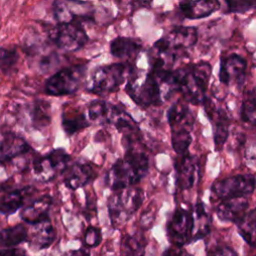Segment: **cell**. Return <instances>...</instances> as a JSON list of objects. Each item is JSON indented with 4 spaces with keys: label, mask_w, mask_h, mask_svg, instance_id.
<instances>
[{
    "label": "cell",
    "mask_w": 256,
    "mask_h": 256,
    "mask_svg": "<svg viewBox=\"0 0 256 256\" xmlns=\"http://www.w3.org/2000/svg\"><path fill=\"white\" fill-rule=\"evenodd\" d=\"M112 104L103 100L92 101L88 106V116L92 122L97 124H108Z\"/></svg>",
    "instance_id": "29"
},
{
    "label": "cell",
    "mask_w": 256,
    "mask_h": 256,
    "mask_svg": "<svg viewBox=\"0 0 256 256\" xmlns=\"http://www.w3.org/2000/svg\"><path fill=\"white\" fill-rule=\"evenodd\" d=\"M86 70V65H74L59 70L47 80L46 93L57 97L76 93L85 78Z\"/></svg>",
    "instance_id": "6"
},
{
    "label": "cell",
    "mask_w": 256,
    "mask_h": 256,
    "mask_svg": "<svg viewBox=\"0 0 256 256\" xmlns=\"http://www.w3.org/2000/svg\"><path fill=\"white\" fill-rule=\"evenodd\" d=\"M171 142L173 150L177 155L188 153V149L192 143V136L190 131H177L171 132Z\"/></svg>",
    "instance_id": "33"
},
{
    "label": "cell",
    "mask_w": 256,
    "mask_h": 256,
    "mask_svg": "<svg viewBox=\"0 0 256 256\" xmlns=\"http://www.w3.org/2000/svg\"><path fill=\"white\" fill-rule=\"evenodd\" d=\"M208 254L211 255H235L237 254L232 248L224 246V245H217L214 246L210 251H207Z\"/></svg>",
    "instance_id": "36"
},
{
    "label": "cell",
    "mask_w": 256,
    "mask_h": 256,
    "mask_svg": "<svg viewBox=\"0 0 256 256\" xmlns=\"http://www.w3.org/2000/svg\"><path fill=\"white\" fill-rule=\"evenodd\" d=\"M176 185L180 190H189L197 182L199 177L200 165L196 156L185 153L179 155L175 163Z\"/></svg>",
    "instance_id": "12"
},
{
    "label": "cell",
    "mask_w": 256,
    "mask_h": 256,
    "mask_svg": "<svg viewBox=\"0 0 256 256\" xmlns=\"http://www.w3.org/2000/svg\"><path fill=\"white\" fill-rule=\"evenodd\" d=\"M141 50L142 45L139 41L127 37H118L110 45V51L114 57L127 61L136 59Z\"/></svg>",
    "instance_id": "23"
},
{
    "label": "cell",
    "mask_w": 256,
    "mask_h": 256,
    "mask_svg": "<svg viewBox=\"0 0 256 256\" xmlns=\"http://www.w3.org/2000/svg\"><path fill=\"white\" fill-rule=\"evenodd\" d=\"M182 14L188 19L208 17L220 8L218 0H181L179 3Z\"/></svg>",
    "instance_id": "21"
},
{
    "label": "cell",
    "mask_w": 256,
    "mask_h": 256,
    "mask_svg": "<svg viewBox=\"0 0 256 256\" xmlns=\"http://www.w3.org/2000/svg\"><path fill=\"white\" fill-rule=\"evenodd\" d=\"M249 207L247 200L242 198H232L222 200L216 209V214L222 222L237 224L246 214Z\"/></svg>",
    "instance_id": "20"
},
{
    "label": "cell",
    "mask_w": 256,
    "mask_h": 256,
    "mask_svg": "<svg viewBox=\"0 0 256 256\" xmlns=\"http://www.w3.org/2000/svg\"><path fill=\"white\" fill-rule=\"evenodd\" d=\"M71 162V157L64 149H54L48 155L33 161L32 172L35 179L42 183L52 181L58 174H63Z\"/></svg>",
    "instance_id": "7"
},
{
    "label": "cell",
    "mask_w": 256,
    "mask_h": 256,
    "mask_svg": "<svg viewBox=\"0 0 256 256\" xmlns=\"http://www.w3.org/2000/svg\"><path fill=\"white\" fill-rule=\"evenodd\" d=\"M91 6L78 0H55L54 15L59 23L75 22L77 18L88 17Z\"/></svg>",
    "instance_id": "15"
},
{
    "label": "cell",
    "mask_w": 256,
    "mask_h": 256,
    "mask_svg": "<svg viewBox=\"0 0 256 256\" xmlns=\"http://www.w3.org/2000/svg\"><path fill=\"white\" fill-rule=\"evenodd\" d=\"M53 199L49 195H43L34 200L20 211V218L30 225L49 219V212Z\"/></svg>",
    "instance_id": "19"
},
{
    "label": "cell",
    "mask_w": 256,
    "mask_h": 256,
    "mask_svg": "<svg viewBox=\"0 0 256 256\" xmlns=\"http://www.w3.org/2000/svg\"><path fill=\"white\" fill-rule=\"evenodd\" d=\"M241 118L245 123L256 127V90L248 92L245 96L241 107Z\"/></svg>",
    "instance_id": "31"
},
{
    "label": "cell",
    "mask_w": 256,
    "mask_h": 256,
    "mask_svg": "<svg viewBox=\"0 0 256 256\" xmlns=\"http://www.w3.org/2000/svg\"><path fill=\"white\" fill-rule=\"evenodd\" d=\"M152 0H132V3L138 5V6H147L151 3Z\"/></svg>",
    "instance_id": "38"
},
{
    "label": "cell",
    "mask_w": 256,
    "mask_h": 256,
    "mask_svg": "<svg viewBox=\"0 0 256 256\" xmlns=\"http://www.w3.org/2000/svg\"><path fill=\"white\" fill-rule=\"evenodd\" d=\"M31 124L35 129H43L51 123V105L45 100H36L28 110Z\"/></svg>",
    "instance_id": "24"
},
{
    "label": "cell",
    "mask_w": 256,
    "mask_h": 256,
    "mask_svg": "<svg viewBox=\"0 0 256 256\" xmlns=\"http://www.w3.org/2000/svg\"><path fill=\"white\" fill-rule=\"evenodd\" d=\"M55 239L56 231L48 219L36 224H32V227L28 229L26 242L32 250L39 251L50 247Z\"/></svg>",
    "instance_id": "16"
},
{
    "label": "cell",
    "mask_w": 256,
    "mask_h": 256,
    "mask_svg": "<svg viewBox=\"0 0 256 256\" xmlns=\"http://www.w3.org/2000/svg\"><path fill=\"white\" fill-rule=\"evenodd\" d=\"M146 241L141 234L125 235L121 242V253L125 255L144 254Z\"/></svg>",
    "instance_id": "30"
},
{
    "label": "cell",
    "mask_w": 256,
    "mask_h": 256,
    "mask_svg": "<svg viewBox=\"0 0 256 256\" xmlns=\"http://www.w3.org/2000/svg\"><path fill=\"white\" fill-rule=\"evenodd\" d=\"M50 40L61 50L75 52L88 42V35L76 22L59 23L49 31Z\"/></svg>",
    "instance_id": "10"
},
{
    "label": "cell",
    "mask_w": 256,
    "mask_h": 256,
    "mask_svg": "<svg viewBox=\"0 0 256 256\" xmlns=\"http://www.w3.org/2000/svg\"><path fill=\"white\" fill-rule=\"evenodd\" d=\"M128 63H114L101 66L93 71L87 82V90L99 96L115 92L124 82L133 68Z\"/></svg>",
    "instance_id": "5"
},
{
    "label": "cell",
    "mask_w": 256,
    "mask_h": 256,
    "mask_svg": "<svg viewBox=\"0 0 256 256\" xmlns=\"http://www.w3.org/2000/svg\"><path fill=\"white\" fill-rule=\"evenodd\" d=\"M255 189L256 178L252 174L230 176L216 181L211 187L213 194L221 200L246 197L253 194Z\"/></svg>",
    "instance_id": "9"
},
{
    "label": "cell",
    "mask_w": 256,
    "mask_h": 256,
    "mask_svg": "<svg viewBox=\"0 0 256 256\" xmlns=\"http://www.w3.org/2000/svg\"><path fill=\"white\" fill-rule=\"evenodd\" d=\"M64 173H66L64 183L66 187L71 190L85 187L91 183L97 175L93 165L86 162H77L69 166Z\"/></svg>",
    "instance_id": "17"
},
{
    "label": "cell",
    "mask_w": 256,
    "mask_h": 256,
    "mask_svg": "<svg viewBox=\"0 0 256 256\" xmlns=\"http://www.w3.org/2000/svg\"><path fill=\"white\" fill-rule=\"evenodd\" d=\"M237 227L244 241L251 248H256V209L246 212L244 217L237 223Z\"/></svg>",
    "instance_id": "28"
},
{
    "label": "cell",
    "mask_w": 256,
    "mask_h": 256,
    "mask_svg": "<svg viewBox=\"0 0 256 256\" xmlns=\"http://www.w3.org/2000/svg\"><path fill=\"white\" fill-rule=\"evenodd\" d=\"M19 54L15 48H0V72L8 75L15 72Z\"/></svg>",
    "instance_id": "32"
},
{
    "label": "cell",
    "mask_w": 256,
    "mask_h": 256,
    "mask_svg": "<svg viewBox=\"0 0 256 256\" xmlns=\"http://www.w3.org/2000/svg\"><path fill=\"white\" fill-rule=\"evenodd\" d=\"M197 30L193 27H178L159 39L152 48L150 62H156L171 69L197 42Z\"/></svg>",
    "instance_id": "2"
},
{
    "label": "cell",
    "mask_w": 256,
    "mask_h": 256,
    "mask_svg": "<svg viewBox=\"0 0 256 256\" xmlns=\"http://www.w3.org/2000/svg\"><path fill=\"white\" fill-rule=\"evenodd\" d=\"M28 229L24 224H18L0 231V248H12L27 240Z\"/></svg>",
    "instance_id": "26"
},
{
    "label": "cell",
    "mask_w": 256,
    "mask_h": 256,
    "mask_svg": "<svg viewBox=\"0 0 256 256\" xmlns=\"http://www.w3.org/2000/svg\"><path fill=\"white\" fill-rule=\"evenodd\" d=\"M26 252L20 249L16 248H4L3 250H0V255H18V254H25Z\"/></svg>",
    "instance_id": "37"
},
{
    "label": "cell",
    "mask_w": 256,
    "mask_h": 256,
    "mask_svg": "<svg viewBox=\"0 0 256 256\" xmlns=\"http://www.w3.org/2000/svg\"><path fill=\"white\" fill-rule=\"evenodd\" d=\"M230 12L244 13L256 7V0H226Z\"/></svg>",
    "instance_id": "34"
},
{
    "label": "cell",
    "mask_w": 256,
    "mask_h": 256,
    "mask_svg": "<svg viewBox=\"0 0 256 256\" xmlns=\"http://www.w3.org/2000/svg\"><path fill=\"white\" fill-rule=\"evenodd\" d=\"M144 201L140 188L132 186L115 190L108 199V213L113 227L118 228L127 223L139 210Z\"/></svg>",
    "instance_id": "4"
},
{
    "label": "cell",
    "mask_w": 256,
    "mask_h": 256,
    "mask_svg": "<svg viewBox=\"0 0 256 256\" xmlns=\"http://www.w3.org/2000/svg\"><path fill=\"white\" fill-rule=\"evenodd\" d=\"M195 231L194 215L192 210L178 207L167 223V236L174 247H182L193 242Z\"/></svg>",
    "instance_id": "8"
},
{
    "label": "cell",
    "mask_w": 256,
    "mask_h": 256,
    "mask_svg": "<svg viewBox=\"0 0 256 256\" xmlns=\"http://www.w3.org/2000/svg\"><path fill=\"white\" fill-rule=\"evenodd\" d=\"M36 190L31 187L7 192L0 198V213L4 215H11L18 211L25 203V200Z\"/></svg>",
    "instance_id": "22"
},
{
    "label": "cell",
    "mask_w": 256,
    "mask_h": 256,
    "mask_svg": "<svg viewBox=\"0 0 256 256\" xmlns=\"http://www.w3.org/2000/svg\"><path fill=\"white\" fill-rule=\"evenodd\" d=\"M167 119L171 128V132H191L195 123V118L192 111L186 103L181 101H177L169 108L167 112Z\"/></svg>",
    "instance_id": "18"
},
{
    "label": "cell",
    "mask_w": 256,
    "mask_h": 256,
    "mask_svg": "<svg viewBox=\"0 0 256 256\" xmlns=\"http://www.w3.org/2000/svg\"><path fill=\"white\" fill-rule=\"evenodd\" d=\"M247 69L246 60L237 55L231 54L221 59L219 79L220 82L226 86L242 87L245 82Z\"/></svg>",
    "instance_id": "11"
},
{
    "label": "cell",
    "mask_w": 256,
    "mask_h": 256,
    "mask_svg": "<svg viewBox=\"0 0 256 256\" xmlns=\"http://www.w3.org/2000/svg\"><path fill=\"white\" fill-rule=\"evenodd\" d=\"M192 211L195 223L193 241H197L206 237L209 234L211 227V217L208 215L205 209V204H203L201 201L197 202Z\"/></svg>",
    "instance_id": "27"
},
{
    "label": "cell",
    "mask_w": 256,
    "mask_h": 256,
    "mask_svg": "<svg viewBox=\"0 0 256 256\" xmlns=\"http://www.w3.org/2000/svg\"><path fill=\"white\" fill-rule=\"evenodd\" d=\"M90 125L85 115L77 109H66L62 115V127L67 135H74Z\"/></svg>",
    "instance_id": "25"
},
{
    "label": "cell",
    "mask_w": 256,
    "mask_h": 256,
    "mask_svg": "<svg viewBox=\"0 0 256 256\" xmlns=\"http://www.w3.org/2000/svg\"><path fill=\"white\" fill-rule=\"evenodd\" d=\"M31 151L27 141L14 133L8 132L0 138V164L5 165Z\"/></svg>",
    "instance_id": "14"
},
{
    "label": "cell",
    "mask_w": 256,
    "mask_h": 256,
    "mask_svg": "<svg viewBox=\"0 0 256 256\" xmlns=\"http://www.w3.org/2000/svg\"><path fill=\"white\" fill-rule=\"evenodd\" d=\"M102 241V233L99 228L90 226L87 228L84 235V243L89 248L97 247Z\"/></svg>",
    "instance_id": "35"
},
{
    "label": "cell",
    "mask_w": 256,
    "mask_h": 256,
    "mask_svg": "<svg viewBox=\"0 0 256 256\" xmlns=\"http://www.w3.org/2000/svg\"><path fill=\"white\" fill-rule=\"evenodd\" d=\"M149 171V158L133 148L128 149L123 158L118 159L106 176L107 185L113 190H119L139 183Z\"/></svg>",
    "instance_id": "3"
},
{
    "label": "cell",
    "mask_w": 256,
    "mask_h": 256,
    "mask_svg": "<svg viewBox=\"0 0 256 256\" xmlns=\"http://www.w3.org/2000/svg\"><path fill=\"white\" fill-rule=\"evenodd\" d=\"M203 104L209 106V108L206 107V111L211 119V123H213L215 148L217 151H221L229 136V126L231 122L230 118L225 111L222 109H216L214 106H212V103H210L207 98Z\"/></svg>",
    "instance_id": "13"
},
{
    "label": "cell",
    "mask_w": 256,
    "mask_h": 256,
    "mask_svg": "<svg viewBox=\"0 0 256 256\" xmlns=\"http://www.w3.org/2000/svg\"><path fill=\"white\" fill-rule=\"evenodd\" d=\"M212 67L208 62L200 61L173 71L176 92L191 104L200 105L206 100V92L211 78Z\"/></svg>",
    "instance_id": "1"
}]
</instances>
